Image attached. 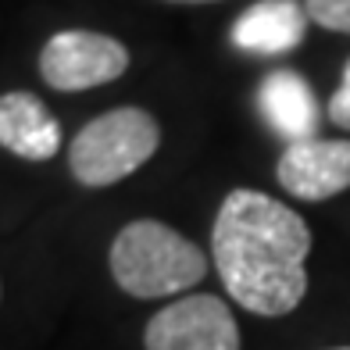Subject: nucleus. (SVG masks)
<instances>
[{
    "mask_svg": "<svg viewBox=\"0 0 350 350\" xmlns=\"http://www.w3.org/2000/svg\"><path fill=\"white\" fill-rule=\"evenodd\" d=\"M165 4H218V0H165Z\"/></svg>",
    "mask_w": 350,
    "mask_h": 350,
    "instance_id": "12",
    "label": "nucleus"
},
{
    "mask_svg": "<svg viewBox=\"0 0 350 350\" xmlns=\"http://www.w3.org/2000/svg\"><path fill=\"white\" fill-rule=\"evenodd\" d=\"M332 350H350V347H332Z\"/></svg>",
    "mask_w": 350,
    "mask_h": 350,
    "instance_id": "13",
    "label": "nucleus"
},
{
    "mask_svg": "<svg viewBox=\"0 0 350 350\" xmlns=\"http://www.w3.org/2000/svg\"><path fill=\"white\" fill-rule=\"evenodd\" d=\"M304 11L314 25L350 36V0H304Z\"/></svg>",
    "mask_w": 350,
    "mask_h": 350,
    "instance_id": "10",
    "label": "nucleus"
},
{
    "mask_svg": "<svg viewBox=\"0 0 350 350\" xmlns=\"http://www.w3.org/2000/svg\"><path fill=\"white\" fill-rule=\"evenodd\" d=\"M0 147L22 161H51L61 150V125L36 93L14 90L0 97Z\"/></svg>",
    "mask_w": 350,
    "mask_h": 350,
    "instance_id": "7",
    "label": "nucleus"
},
{
    "mask_svg": "<svg viewBox=\"0 0 350 350\" xmlns=\"http://www.w3.org/2000/svg\"><path fill=\"white\" fill-rule=\"evenodd\" d=\"M261 115L282 139H290V143L314 139L318 100H314V93L308 86V79L300 72H290V68H279L272 75H265V83H261Z\"/></svg>",
    "mask_w": 350,
    "mask_h": 350,
    "instance_id": "9",
    "label": "nucleus"
},
{
    "mask_svg": "<svg viewBox=\"0 0 350 350\" xmlns=\"http://www.w3.org/2000/svg\"><path fill=\"white\" fill-rule=\"evenodd\" d=\"M208 272L204 250L165 221L136 218L111 243V275L129 297L157 300L197 286Z\"/></svg>",
    "mask_w": 350,
    "mask_h": 350,
    "instance_id": "2",
    "label": "nucleus"
},
{
    "mask_svg": "<svg viewBox=\"0 0 350 350\" xmlns=\"http://www.w3.org/2000/svg\"><path fill=\"white\" fill-rule=\"evenodd\" d=\"M329 122L340 125V129L350 133V61L343 65V79H340V90L329 97Z\"/></svg>",
    "mask_w": 350,
    "mask_h": 350,
    "instance_id": "11",
    "label": "nucleus"
},
{
    "mask_svg": "<svg viewBox=\"0 0 350 350\" xmlns=\"http://www.w3.org/2000/svg\"><path fill=\"white\" fill-rule=\"evenodd\" d=\"M308 11L297 0H258L232 25V43L247 54H286L308 33Z\"/></svg>",
    "mask_w": 350,
    "mask_h": 350,
    "instance_id": "8",
    "label": "nucleus"
},
{
    "mask_svg": "<svg viewBox=\"0 0 350 350\" xmlns=\"http://www.w3.org/2000/svg\"><path fill=\"white\" fill-rule=\"evenodd\" d=\"M275 179L300 200H329L350 189V139H300L282 150Z\"/></svg>",
    "mask_w": 350,
    "mask_h": 350,
    "instance_id": "6",
    "label": "nucleus"
},
{
    "mask_svg": "<svg viewBox=\"0 0 350 350\" xmlns=\"http://www.w3.org/2000/svg\"><path fill=\"white\" fill-rule=\"evenodd\" d=\"M311 229L282 200L258 189H232L211 229V258L226 293L240 308L279 318L308 293Z\"/></svg>",
    "mask_w": 350,
    "mask_h": 350,
    "instance_id": "1",
    "label": "nucleus"
},
{
    "mask_svg": "<svg viewBox=\"0 0 350 350\" xmlns=\"http://www.w3.org/2000/svg\"><path fill=\"white\" fill-rule=\"evenodd\" d=\"M147 350H240V325L226 300L189 293L161 308L143 332Z\"/></svg>",
    "mask_w": 350,
    "mask_h": 350,
    "instance_id": "5",
    "label": "nucleus"
},
{
    "mask_svg": "<svg viewBox=\"0 0 350 350\" xmlns=\"http://www.w3.org/2000/svg\"><path fill=\"white\" fill-rule=\"evenodd\" d=\"M161 147V125L143 107H111L68 143V168L90 189L115 186L139 172Z\"/></svg>",
    "mask_w": 350,
    "mask_h": 350,
    "instance_id": "3",
    "label": "nucleus"
},
{
    "mask_svg": "<svg viewBox=\"0 0 350 350\" xmlns=\"http://www.w3.org/2000/svg\"><path fill=\"white\" fill-rule=\"evenodd\" d=\"M129 68V46L90 29H61L40 51V75L57 93H83L115 83Z\"/></svg>",
    "mask_w": 350,
    "mask_h": 350,
    "instance_id": "4",
    "label": "nucleus"
}]
</instances>
